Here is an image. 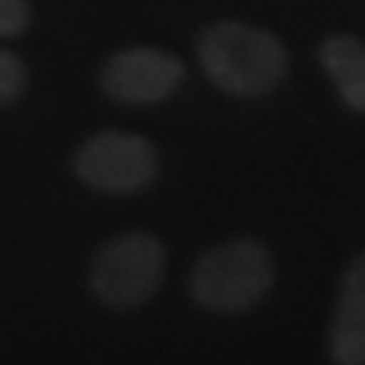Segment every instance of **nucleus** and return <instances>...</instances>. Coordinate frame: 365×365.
Returning a JSON list of instances; mask_svg holds the SVG:
<instances>
[{
	"label": "nucleus",
	"mask_w": 365,
	"mask_h": 365,
	"mask_svg": "<svg viewBox=\"0 0 365 365\" xmlns=\"http://www.w3.org/2000/svg\"><path fill=\"white\" fill-rule=\"evenodd\" d=\"M196 58L210 85L237 98L271 95L291 68L284 41L244 21L210 24L196 41Z\"/></svg>",
	"instance_id": "f257e3e1"
},
{
	"label": "nucleus",
	"mask_w": 365,
	"mask_h": 365,
	"mask_svg": "<svg viewBox=\"0 0 365 365\" xmlns=\"http://www.w3.org/2000/svg\"><path fill=\"white\" fill-rule=\"evenodd\" d=\"M277 267L267 244L237 234L213 244L190 271V298L213 314H247L271 294Z\"/></svg>",
	"instance_id": "f03ea898"
},
{
	"label": "nucleus",
	"mask_w": 365,
	"mask_h": 365,
	"mask_svg": "<svg viewBox=\"0 0 365 365\" xmlns=\"http://www.w3.org/2000/svg\"><path fill=\"white\" fill-rule=\"evenodd\" d=\"M166 281V244L149 230H125L95 250L88 291L108 312H139Z\"/></svg>",
	"instance_id": "7ed1b4c3"
},
{
	"label": "nucleus",
	"mask_w": 365,
	"mask_h": 365,
	"mask_svg": "<svg viewBox=\"0 0 365 365\" xmlns=\"http://www.w3.org/2000/svg\"><path fill=\"white\" fill-rule=\"evenodd\" d=\"M71 170L88 190L105 196H135L159 176L156 145L135 132H95L75 149Z\"/></svg>",
	"instance_id": "20e7f679"
},
{
	"label": "nucleus",
	"mask_w": 365,
	"mask_h": 365,
	"mask_svg": "<svg viewBox=\"0 0 365 365\" xmlns=\"http://www.w3.org/2000/svg\"><path fill=\"white\" fill-rule=\"evenodd\" d=\"M186 81V68L163 48H125L102 65L98 85L118 105H156L173 98Z\"/></svg>",
	"instance_id": "39448f33"
},
{
	"label": "nucleus",
	"mask_w": 365,
	"mask_h": 365,
	"mask_svg": "<svg viewBox=\"0 0 365 365\" xmlns=\"http://www.w3.org/2000/svg\"><path fill=\"white\" fill-rule=\"evenodd\" d=\"M331 365H365V250L345 267L328 322Z\"/></svg>",
	"instance_id": "423d86ee"
},
{
	"label": "nucleus",
	"mask_w": 365,
	"mask_h": 365,
	"mask_svg": "<svg viewBox=\"0 0 365 365\" xmlns=\"http://www.w3.org/2000/svg\"><path fill=\"white\" fill-rule=\"evenodd\" d=\"M318 58L341 102L352 112H365V41L355 34H328Z\"/></svg>",
	"instance_id": "0eeeda50"
},
{
	"label": "nucleus",
	"mask_w": 365,
	"mask_h": 365,
	"mask_svg": "<svg viewBox=\"0 0 365 365\" xmlns=\"http://www.w3.org/2000/svg\"><path fill=\"white\" fill-rule=\"evenodd\" d=\"M27 91V65L17 54L0 48V108L14 105Z\"/></svg>",
	"instance_id": "6e6552de"
},
{
	"label": "nucleus",
	"mask_w": 365,
	"mask_h": 365,
	"mask_svg": "<svg viewBox=\"0 0 365 365\" xmlns=\"http://www.w3.org/2000/svg\"><path fill=\"white\" fill-rule=\"evenodd\" d=\"M31 24L27 0H0V38H17Z\"/></svg>",
	"instance_id": "1a4fd4ad"
}]
</instances>
